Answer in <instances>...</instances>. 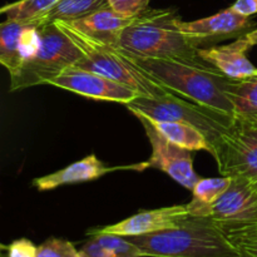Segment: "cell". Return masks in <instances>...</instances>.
Segmentation results:
<instances>
[{"instance_id":"cell-34","label":"cell","mask_w":257,"mask_h":257,"mask_svg":"<svg viewBox=\"0 0 257 257\" xmlns=\"http://www.w3.org/2000/svg\"><path fill=\"white\" fill-rule=\"evenodd\" d=\"M2 257H8V256H4V255H2Z\"/></svg>"},{"instance_id":"cell-4","label":"cell","mask_w":257,"mask_h":257,"mask_svg":"<svg viewBox=\"0 0 257 257\" xmlns=\"http://www.w3.org/2000/svg\"><path fill=\"white\" fill-rule=\"evenodd\" d=\"M54 23L82 49L83 57L78 60L75 67L105 75L132 88L143 97L160 98L173 94L172 90L158 83L152 75L135 64L120 48L95 42L78 32L67 22Z\"/></svg>"},{"instance_id":"cell-22","label":"cell","mask_w":257,"mask_h":257,"mask_svg":"<svg viewBox=\"0 0 257 257\" xmlns=\"http://www.w3.org/2000/svg\"><path fill=\"white\" fill-rule=\"evenodd\" d=\"M59 0H19L8 5V19L19 22H32L39 19L52 9Z\"/></svg>"},{"instance_id":"cell-20","label":"cell","mask_w":257,"mask_h":257,"mask_svg":"<svg viewBox=\"0 0 257 257\" xmlns=\"http://www.w3.org/2000/svg\"><path fill=\"white\" fill-rule=\"evenodd\" d=\"M108 7L107 0H59L37 22L39 25L54 22H73Z\"/></svg>"},{"instance_id":"cell-9","label":"cell","mask_w":257,"mask_h":257,"mask_svg":"<svg viewBox=\"0 0 257 257\" xmlns=\"http://www.w3.org/2000/svg\"><path fill=\"white\" fill-rule=\"evenodd\" d=\"M180 30L197 49L215 47L217 43L237 39L255 29L256 23L251 17L240 14L232 8L211 17L193 22H180Z\"/></svg>"},{"instance_id":"cell-19","label":"cell","mask_w":257,"mask_h":257,"mask_svg":"<svg viewBox=\"0 0 257 257\" xmlns=\"http://www.w3.org/2000/svg\"><path fill=\"white\" fill-rule=\"evenodd\" d=\"M226 94L238 117L257 119V74L228 80Z\"/></svg>"},{"instance_id":"cell-11","label":"cell","mask_w":257,"mask_h":257,"mask_svg":"<svg viewBox=\"0 0 257 257\" xmlns=\"http://www.w3.org/2000/svg\"><path fill=\"white\" fill-rule=\"evenodd\" d=\"M188 216L190 213L186 205L168 206L156 210H143L120 222L103 226V227L90 228L88 230L87 235L94 236L98 233H112L124 237L148 235V233L176 227Z\"/></svg>"},{"instance_id":"cell-25","label":"cell","mask_w":257,"mask_h":257,"mask_svg":"<svg viewBox=\"0 0 257 257\" xmlns=\"http://www.w3.org/2000/svg\"><path fill=\"white\" fill-rule=\"evenodd\" d=\"M109 7L118 14L124 17H136L145 12L150 5V0H107Z\"/></svg>"},{"instance_id":"cell-1","label":"cell","mask_w":257,"mask_h":257,"mask_svg":"<svg viewBox=\"0 0 257 257\" xmlns=\"http://www.w3.org/2000/svg\"><path fill=\"white\" fill-rule=\"evenodd\" d=\"M181 20L175 10L147 8L123 30L118 48L137 58L208 64L198 55L197 48L181 33Z\"/></svg>"},{"instance_id":"cell-12","label":"cell","mask_w":257,"mask_h":257,"mask_svg":"<svg viewBox=\"0 0 257 257\" xmlns=\"http://www.w3.org/2000/svg\"><path fill=\"white\" fill-rule=\"evenodd\" d=\"M210 217L216 222H240L257 218V191L252 181L231 178L221 197L213 203Z\"/></svg>"},{"instance_id":"cell-30","label":"cell","mask_w":257,"mask_h":257,"mask_svg":"<svg viewBox=\"0 0 257 257\" xmlns=\"http://www.w3.org/2000/svg\"><path fill=\"white\" fill-rule=\"evenodd\" d=\"M4 250H8V246H5V245H3V243H0V257H2L3 251H4Z\"/></svg>"},{"instance_id":"cell-2","label":"cell","mask_w":257,"mask_h":257,"mask_svg":"<svg viewBox=\"0 0 257 257\" xmlns=\"http://www.w3.org/2000/svg\"><path fill=\"white\" fill-rule=\"evenodd\" d=\"M125 54L135 64L152 75L158 83L180 97L205 107L233 114L232 104L226 94V88L231 78L226 77L211 64L137 58L128 53Z\"/></svg>"},{"instance_id":"cell-23","label":"cell","mask_w":257,"mask_h":257,"mask_svg":"<svg viewBox=\"0 0 257 257\" xmlns=\"http://www.w3.org/2000/svg\"><path fill=\"white\" fill-rule=\"evenodd\" d=\"M93 237L97 238L103 246L112 251L115 257H147L145 251L141 250L137 245L131 242L124 236L112 235V233H98Z\"/></svg>"},{"instance_id":"cell-26","label":"cell","mask_w":257,"mask_h":257,"mask_svg":"<svg viewBox=\"0 0 257 257\" xmlns=\"http://www.w3.org/2000/svg\"><path fill=\"white\" fill-rule=\"evenodd\" d=\"M8 257H37L38 247L28 238H19L8 246Z\"/></svg>"},{"instance_id":"cell-14","label":"cell","mask_w":257,"mask_h":257,"mask_svg":"<svg viewBox=\"0 0 257 257\" xmlns=\"http://www.w3.org/2000/svg\"><path fill=\"white\" fill-rule=\"evenodd\" d=\"M135 18L118 14L112 8L108 7L97 10L82 19L67 23L95 42L118 48L123 30L135 20Z\"/></svg>"},{"instance_id":"cell-28","label":"cell","mask_w":257,"mask_h":257,"mask_svg":"<svg viewBox=\"0 0 257 257\" xmlns=\"http://www.w3.org/2000/svg\"><path fill=\"white\" fill-rule=\"evenodd\" d=\"M231 8L240 14L251 17L257 14V0H236Z\"/></svg>"},{"instance_id":"cell-17","label":"cell","mask_w":257,"mask_h":257,"mask_svg":"<svg viewBox=\"0 0 257 257\" xmlns=\"http://www.w3.org/2000/svg\"><path fill=\"white\" fill-rule=\"evenodd\" d=\"M30 22L7 19L0 23V64L4 65L9 74L17 72L23 64V35Z\"/></svg>"},{"instance_id":"cell-10","label":"cell","mask_w":257,"mask_h":257,"mask_svg":"<svg viewBox=\"0 0 257 257\" xmlns=\"http://www.w3.org/2000/svg\"><path fill=\"white\" fill-rule=\"evenodd\" d=\"M48 84L90 99L123 103L125 105L140 95V93L122 83L75 65L67 68Z\"/></svg>"},{"instance_id":"cell-27","label":"cell","mask_w":257,"mask_h":257,"mask_svg":"<svg viewBox=\"0 0 257 257\" xmlns=\"http://www.w3.org/2000/svg\"><path fill=\"white\" fill-rule=\"evenodd\" d=\"M82 257H115L114 253L103 246L95 237H90L79 250Z\"/></svg>"},{"instance_id":"cell-13","label":"cell","mask_w":257,"mask_h":257,"mask_svg":"<svg viewBox=\"0 0 257 257\" xmlns=\"http://www.w3.org/2000/svg\"><path fill=\"white\" fill-rule=\"evenodd\" d=\"M242 37L227 45L200 48L198 55L231 79H242L257 74V68L247 58L250 49Z\"/></svg>"},{"instance_id":"cell-6","label":"cell","mask_w":257,"mask_h":257,"mask_svg":"<svg viewBox=\"0 0 257 257\" xmlns=\"http://www.w3.org/2000/svg\"><path fill=\"white\" fill-rule=\"evenodd\" d=\"M127 108L132 113H142L146 117L156 120H172L193 125L200 130L212 145L232 124L236 117L197 104L175 93L160 98L138 95L136 99L128 103Z\"/></svg>"},{"instance_id":"cell-24","label":"cell","mask_w":257,"mask_h":257,"mask_svg":"<svg viewBox=\"0 0 257 257\" xmlns=\"http://www.w3.org/2000/svg\"><path fill=\"white\" fill-rule=\"evenodd\" d=\"M37 257H82L72 242L62 238H48L38 246Z\"/></svg>"},{"instance_id":"cell-7","label":"cell","mask_w":257,"mask_h":257,"mask_svg":"<svg viewBox=\"0 0 257 257\" xmlns=\"http://www.w3.org/2000/svg\"><path fill=\"white\" fill-rule=\"evenodd\" d=\"M218 172L228 178H257V119L236 115L212 145Z\"/></svg>"},{"instance_id":"cell-32","label":"cell","mask_w":257,"mask_h":257,"mask_svg":"<svg viewBox=\"0 0 257 257\" xmlns=\"http://www.w3.org/2000/svg\"><path fill=\"white\" fill-rule=\"evenodd\" d=\"M252 185H253V187H255V190L257 191V178L255 181H252Z\"/></svg>"},{"instance_id":"cell-33","label":"cell","mask_w":257,"mask_h":257,"mask_svg":"<svg viewBox=\"0 0 257 257\" xmlns=\"http://www.w3.org/2000/svg\"><path fill=\"white\" fill-rule=\"evenodd\" d=\"M232 257H240L238 255H236V256H232Z\"/></svg>"},{"instance_id":"cell-16","label":"cell","mask_w":257,"mask_h":257,"mask_svg":"<svg viewBox=\"0 0 257 257\" xmlns=\"http://www.w3.org/2000/svg\"><path fill=\"white\" fill-rule=\"evenodd\" d=\"M148 119L157 128L158 132L163 137L167 138L170 142L188 151H192V152L206 151V152L213 155L212 143L200 130L193 125L181 122H172V120H156L152 118H148Z\"/></svg>"},{"instance_id":"cell-5","label":"cell","mask_w":257,"mask_h":257,"mask_svg":"<svg viewBox=\"0 0 257 257\" xmlns=\"http://www.w3.org/2000/svg\"><path fill=\"white\" fill-rule=\"evenodd\" d=\"M82 57V49L57 23L39 25V47L32 58L10 74V90L48 84Z\"/></svg>"},{"instance_id":"cell-15","label":"cell","mask_w":257,"mask_h":257,"mask_svg":"<svg viewBox=\"0 0 257 257\" xmlns=\"http://www.w3.org/2000/svg\"><path fill=\"white\" fill-rule=\"evenodd\" d=\"M119 167H107L103 165L95 155H89L78 162L67 166L63 170L57 171L50 175L38 177L33 181V185L39 191H49L64 185L82 183L94 181L102 176L118 170Z\"/></svg>"},{"instance_id":"cell-21","label":"cell","mask_w":257,"mask_h":257,"mask_svg":"<svg viewBox=\"0 0 257 257\" xmlns=\"http://www.w3.org/2000/svg\"><path fill=\"white\" fill-rule=\"evenodd\" d=\"M218 225L238 256L257 257V218Z\"/></svg>"},{"instance_id":"cell-31","label":"cell","mask_w":257,"mask_h":257,"mask_svg":"<svg viewBox=\"0 0 257 257\" xmlns=\"http://www.w3.org/2000/svg\"><path fill=\"white\" fill-rule=\"evenodd\" d=\"M8 10V5H5V7L0 8V14H4V13H7Z\"/></svg>"},{"instance_id":"cell-3","label":"cell","mask_w":257,"mask_h":257,"mask_svg":"<svg viewBox=\"0 0 257 257\" xmlns=\"http://www.w3.org/2000/svg\"><path fill=\"white\" fill-rule=\"evenodd\" d=\"M150 257H232L231 246L218 222L188 216L176 227L127 237Z\"/></svg>"},{"instance_id":"cell-29","label":"cell","mask_w":257,"mask_h":257,"mask_svg":"<svg viewBox=\"0 0 257 257\" xmlns=\"http://www.w3.org/2000/svg\"><path fill=\"white\" fill-rule=\"evenodd\" d=\"M242 38L247 42V44L250 45L251 48H252L253 45H257V28L256 29H252L251 32H248L247 34L243 35Z\"/></svg>"},{"instance_id":"cell-8","label":"cell","mask_w":257,"mask_h":257,"mask_svg":"<svg viewBox=\"0 0 257 257\" xmlns=\"http://www.w3.org/2000/svg\"><path fill=\"white\" fill-rule=\"evenodd\" d=\"M133 114L140 119L146 131L151 147L152 156L150 161L145 163V167L157 168L167 173L171 178L180 183L187 190H192L200 177L193 170V153L186 148L180 147L175 143L170 142L163 137L157 128L152 124L146 115L135 112Z\"/></svg>"},{"instance_id":"cell-18","label":"cell","mask_w":257,"mask_h":257,"mask_svg":"<svg viewBox=\"0 0 257 257\" xmlns=\"http://www.w3.org/2000/svg\"><path fill=\"white\" fill-rule=\"evenodd\" d=\"M231 178H200L193 186L192 200L186 205L190 216L196 217H210V211L213 203L221 197L228 187Z\"/></svg>"}]
</instances>
